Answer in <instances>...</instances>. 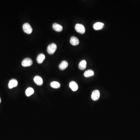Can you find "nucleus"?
<instances>
[{"mask_svg": "<svg viewBox=\"0 0 140 140\" xmlns=\"http://www.w3.org/2000/svg\"><path fill=\"white\" fill-rule=\"evenodd\" d=\"M57 46L55 43H51L49 45L47 48V51L48 53L50 55L54 54L57 50Z\"/></svg>", "mask_w": 140, "mask_h": 140, "instance_id": "nucleus-1", "label": "nucleus"}, {"mask_svg": "<svg viewBox=\"0 0 140 140\" xmlns=\"http://www.w3.org/2000/svg\"><path fill=\"white\" fill-rule=\"evenodd\" d=\"M23 30L25 33L30 34L32 32V27L28 23H25L23 25Z\"/></svg>", "mask_w": 140, "mask_h": 140, "instance_id": "nucleus-2", "label": "nucleus"}, {"mask_svg": "<svg viewBox=\"0 0 140 140\" xmlns=\"http://www.w3.org/2000/svg\"><path fill=\"white\" fill-rule=\"evenodd\" d=\"M75 28L77 32L81 34H84L86 31L85 27L82 24L78 23L75 26Z\"/></svg>", "mask_w": 140, "mask_h": 140, "instance_id": "nucleus-3", "label": "nucleus"}, {"mask_svg": "<svg viewBox=\"0 0 140 140\" xmlns=\"http://www.w3.org/2000/svg\"><path fill=\"white\" fill-rule=\"evenodd\" d=\"M33 61L30 58H27L24 59L22 61V66L24 67H29L32 65Z\"/></svg>", "mask_w": 140, "mask_h": 140, "instance_id": "nucleus-4", "label": "nucleus"}, {"mask_svg": "<svg viewBox=\"0 0 140 140\" xmlns=\"http://www.w3.org/2000/svg\"><path fill=\"white\" fill-rule=\"evenodd\" d=\"M100 97V92L98 90H95L92 93L91 98L93 100L96 101L99 100Z\"/></svg>", "mask_w": 140, "mask_h": 140, "instance_id": "nucleus-5", "label": "nucleus"}, {"mask_svg": "<svg viewBox=\"0 0 140 140\" xmlns=\"http://www.w3.org/2000/svg\"><path fill=\"white\" fill-rule=\"evenodd\" d=\"M18 85V82L15 79H12L9 81L8 83V87L9 89L16 87Z\"/></svg>", "mask_w": 140, "mask_h": 140, "instance_id": "nucleus-6", "label": "nucleus"}, {"mask_svg": "<svg viewBox=\"0 0 140 140\" xmlns=\"http://www.w3.org/2000/svg\"><path fill=\"white\" fill-rule=\"evenodd\" d=\"M34 81L35 82V83L38 86H41L43 84V80L40 76H35L34 79Z\"/></svg>", "mask_w": 140, "mask_h": 140, "instance_id": "nucleus-7", "label": "nucleus"}, {"mask_svg": "<svg viewBox=\"0 0 140 140\" xmlns=\"http://www.w3.org/2000/svg\"><path fill=\"white\" fill-rule=\"evenodd\" d=\"M69 87L74 92H76L78 89V86L76 82L72 81L70 82Z\"/></svg>", "mask_w": 140, "mask_h": 140, "instance_id": "nucleus-8", "label": "nucleus"}, {"mask_svg": "<svg viewBox=\"0 0 140 140\" xmlns=\"http://www.w3.org/2000/svg\"><path fill=\"white\" fill-rule=\"evenodd\" d=\"M70 42L72 45L73 46H77L80 43V41L75 36H72L71 38Z\"/></svg>", "mask_w": 140, "mask_h": 140, "instance_id": "nucleus-9", "label": "nucleus"}, {"mask_svg": "<svg viewBox=\"0 0 140 140\" xmlns=\"http://www.w3.org/2000/svg\"><path fill=\"white\" fill-rule=\"evenodd\" d=\"M104 25L103 23L101 22H97L93 25V28L95 30H99L103 27Z\"/></svg>", "mask_w": 140, "mask_h": 140, "instance_id": "nucleus-10", "label": "nucleus"}, {"mask_svg": "<svg viewBox=\"0 0 140 140\" xmlns=\"http://www.w3.org/2000/svg\"><path fill=\"white\" fill-rule=\"evenodd\" d=\"M53 28L55 31L58 32H60L63 30V27L62 26L57 23H54L53 25Z\"/></svg>", "mask_w": 140, "mask_h": 140, "instance_id": "nucleus-11", "label": "nucleus"}, {"mask_svg": "<svg viewBox=\"0 0 140 140\" xmlns=\"http://www.w3.org/2000/svg\"><path fill=\"white\" fill-rule=\"evenodd\" d=\"M87 65V62L85 60H82L80 62L79 64V68L81 70L85 69Z\"/></svg>", "mask_w": 140, "mask_h": 140, "instance_id": "nucleus-12", "label": "nucleus"}, {"mask_svg": "<svg viewBox=\"0 0 140 140\" xmlns=\"http://www.w3.org/2000/svg\"><path fill=\"white\" fill-rule=\"evenodd\" d=\"M45 59V55L44 54L41 53L38 55L37 58V61L38 63H42L43 61Z\"/></svg>", "mask_w": 140, "mask_h": 140, "instance_id": "nucleus-13", "label": "nucleus"}, {"mask_svg": "<svg viewBox=\"0 0 140 140\" xmlns=\"http://www.w3.org/2000/svg\"><path fill=\"white\" fill-rule=\"evenodd\" d=\"M68 66V62L66 61H63L60 64L59 68L61 70H64Z\"/></svg>", "mask_w": 140, "mask_h": 140, "instance_id": "nucleus-14", "label": "nucleus"}, {"mask_svg": "<svg viewBox=\"0 0 140 140\" xmlns=\"http://www.w3.org/2000/svg\"><path fill=\"white\" fill-rule=\"evenodd\" d=\"M94 75V72L92 70H88L86 71L84 73V76L86 78L92 76Z\"/></svg>", "mask_w": 140, "mask_h": 140, "instance_id": "nucleus-15", "label": "nucleus"}, {"mask_svg": "<svg viewBox=\"0 0 140 140\" xmlns=\"http://www.w3.org/2000/svg\"><path fill=\"white\" fill-rule=\"evenodd\" d=\"M34 90L32 88L29 87L25 91L26 95L27 97H29L34 94Z\"/></svg>", "mask_w": 140, "mask_h": 140, "instance_id": "nucleus-16", "label": "nucleus"}, {"mask_svg": "<svg viewBox=\"0 0 140 140\" xmlns=\"http://www.w3.org/2000/svg\"><path fill=\"white\" fill-rule=\"evenodd\" d=\"M51 87L55 89L59 88L60 87V84L58 82L53 81L51 83Z\"/></svg>", "mask_w": 140, "mask_h": 140, "instance_id": "nucleus-17", "label": "nucleus"}, {"mask_svg": "<svg viewBox=\"0 0 140 140\" xmlns=\"http://www.w3.org/2000/svg\"><path fill=\"white\" fill-rule=\"evenodd\" d=\"M0 102H1V99L0 98Z\"/></svg>", "mask_w": 140, "mask_h": 140, "instance_id": "nucleus-18", "label": "nucleus"}]
</instances>
